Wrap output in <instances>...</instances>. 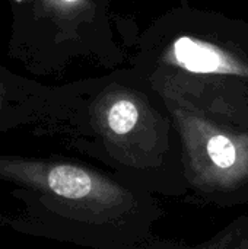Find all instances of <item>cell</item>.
<instances>
[{
    "instance_id": "obj_1",
    "label": "cell",
    "mask_w": 248,
    "mask_h": 249,
    "mask_svg": "<svg viewBox=\"0 0 248 249\" xmlns=\"http://www.w3.org/2000/svg\"><path fill=\"white\" fill-rule=\"evenodd\" d=\"M0 182L22 210L15 232L89 249H189L159 232L165 212L155 194L117 175L63 158L0 155Z\"/></svg>"
},
{
    "instance_id": "obj_2",
    "label": "cell",
    "mask_w": 248,
    "mask_h": 249,
    "mask_svg": "<svg viewBox=\"0 0 248 249\" xmlns=\"http://www.w3.org/2000/svg\"><path fill=\"white\" fill-rule=\"evenodd\" d=\"M190 194L215 207L248 204V130L190 109L174 111Z\"/></svg>"
},
{
    "instance_id": "obj_3",
    "label": "cell",
    "mask_w": 248,
    "mask_h": 249,
    "mask_svg": "<svg viewBox=\"0 0 248 249\" xmlns=\"http://www.w3.org/2000/svg\"><path fill=\"white\" fill-rule=\"evenodd\" d=\"M172 57L180 67L194 73L248 76L247 67L224 50L190 36H181L174 42Z\"/></svg>"
},
{
    "instance_id": "obj_4",
    "label": "cell",
    "mask_w": 248,
    "mask_h": 249,
    "mask_svg": "<svg viewBox=\"0 0 248 249\" xmlns=\"http://www.w3.org/2000/svg\"><path fill=\"white\" fill-rule=\"evenodd\" d=\"M34 96L28 80L0 69V133L25 127L39 117Z\"/></svg>"
},
{
    "instance_id": "obj_5",
    "label": "cell",
    "mask_w": 248,
    "mask_h": 249,
    "mask_svg": "<svg viewBox=\"0 0 248 249\" xmlns=\"http://www.w3.org/2000/svg\"><path fill=\"white\" fill-rule=\"evenodd\" d=\"M189 249H248V214L238 216L206 241Z\"/></svg>"
},
{
    "instance_id": "obj_6",
    "label": "cell",
    "mask_w": 248,
    "mask_h": 249,
    "mask_svg": "<svg viewBox=\"0 0 248 249\" xmlns=\"http://www.w3.org/2000/svg\"><path fill=\"white\" fill-rule=\"evenodd\" d=\"M9 223H10V216H9V214L0 213V231H1L3 228L9 226Z\"/></svg>"
},
{
    "instance_id": "obj_7",
    "label": "cell",
    "mask_w": 248,
    "mask_h": 249,
    "mask_svg": "<svg viewBox=\"0 0 248 249\" xmlns=\"http://www.w3.org/2000/svg\"><path fill=\"white\" fill-rule=\"evenodd\" d=\"M66 1H76V0H66Z\"/></svg>"
}]
</instances>
